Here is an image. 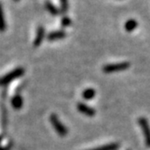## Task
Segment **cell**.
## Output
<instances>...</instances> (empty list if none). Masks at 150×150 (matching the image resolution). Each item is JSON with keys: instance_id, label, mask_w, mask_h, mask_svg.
I'll return each instance as SVG.
<instances>
[{"instance_id": "7", "label": "cell", "mask_w": 150, "mask_h": 150, "mask_svg": "<svg viewBox=\"0 0 150 150\" xmlns=\"http://www.w3.org/2000/svg\"><path fill=\"white\" fill-rule=\"evenodd\" d=\"M77 110L81 114H83L85 116H88V117H93L96 114V111L93 108H91V107L84 104V103H78Z\"/></svg>"}, {"instance_id": "16", "label": "cell", "mask_w": 150, "mask_h": 150, "mask_svg": "<svg viewBox=\"0 0 150 150\" xmlns=\"http://www.w3.org/2000/svg\"><path fill=\"white\" fill-rule=\"evenodd\" d=\"M15 1H19V0H15Z\"/></svg>"}, {"instance_id": "13", "label": "cell", "mask_w": 150, "mask_h": 150, "mask_svg": "<svg viewBox=\"0 0 150 150\" xmlns=\"http://www.w3.org/2000/svg\"><path fill=\"white\" fill-rule=\"evenodd\" d=\"M6 20L4 16V12H3V8L2 6L0 4V33H3L6 30Z\"/></svg>"}, {"instance_id": "15", "label": "cell", "mask_w": 150, "mask_h": 150, "mask_svg": "<svg viewBox=\"0 0 150 150\" xmlns=\"http://www.w3.org/2000/svg\"><path fill=\"white\" fill-rule=\"evenodd\" d=\"M61 24L63 27H68L71 25V20L70 17H68L67 16H64L62 17V20H61Z\"/></svg>"}, {"instance_id": "3", "label": "cell", "mask_w": 150, "mask_h": 150, "mask_svg": "<svg viewBox=\"0 0 150 150\" xmlns=\"http://www.w3.org/2000/svg\"><path fill=\"white\" fill-rule=\"evenodd\" d=\"M130 66L129 62H117V63H110L106 64V65L102 68V71L105 73H112L117 71H121L128 69Z\"/></svg>"}, {"instance_id": "9", "label": "cell", "mask_w": 150, "mask_h": 150, "mask_svg": "<svg viewBox=\"0 0 150 150\" xmlns=\"http://www.w3.org/2000/svg\"><path fill=\"white\" fill-rule=\"evenodd\" d=\"M45 8H46V10L52 16H58L61 13L60 9H58L51 1H49V0H47V1L45 2Z\"/></svg>"}, {"instance_id": "1", "label": "cell", "mask_w": 150, "mask_h": 150, "mask_svg": "<svg viewBox=\"0 0 150 150\" xmlns=\"http://www.w3.org/2000/svg\"><path fill=\"white\" fill-rule=\"evenodd\" d=\"M25 73V69L22 67H18L10 72L4 75L3 77L0 78V86H4V85H7L8 83L12 82L14 80H16L23 76Z\"/></svg>"}, {"instance_id": "6", "label": "cell", "mask_w": 150, "mask_h": 150, "mask_svg": "<svg viewBox=\"0 0 150 150\" xmlns=\"http://www.w3.org/2000/svg\"><path fill=\"white\" fill-rule=\"evenodd\" d=\"M67 36V34L62 30H55L53 32L48 34L47 35V40L50 42H54V41H59L62 40Z\"/></svg>"}, {"instance_id": "12", "label": "cell", "mask_w": 150, "mask_h": 150, "mask_svg": "<svg viewBox=\"0 0 150 150\" xmlns=\"http://www.w3.org/2000/svg\"><path fill=\"white\" fill-rule=\"evenodd\" d=\"M96 95V91L92 88H88L82 91V98L86 100H92Z\"/></svg>"}, {"instance_id": "4", "label": "cell", "mask_w": 150, "mask_h": 150, "mask_svg": "<svg viewBox=\"0 0 150 150\" xmlns=\"http://www.w3.org/2000/svg\"><path fill=\"white\" fill-rule=\"evenodd\" d=\"M138 124L140 126L141 129H142V132H143V135H144V137H145V142H146V145L150 147V127H149V124H148V121L146 117H141L138 119Z\"/></svg>"}, {"instance_id": "5", "label": "cell", "mask_w": 150, "mask_h": 150, "mask_svg": "<svg viewBox=\"0 0 150 150\" xmlns=\"http://www.w3.org/2000/svg\"><path fill=\"white\" fill-rule=\"evenodd\" d=\"M45 37V28L42 25H39L36 29V35L34 40V46L39 47Z\"/></svg>"}, {"instance_id": "2", "label": "cell", "mask_w": 150, "mask_h": 150, "mask_svg": "<svg viewBox=\"0 0 150 150\" xmlns=\"http://www.w3.org/2000/svg\"><path fill=\"white\" fill-rule=\"evenodd\" d=\"M49 120L52 126V127L54 128L55 132L60 136V137H65L68 135V128L62 124V122L59 120V117L55 114H51Z\"/></svg>"}, {"instance_id": "11", "label": "cell", "mask_w": 150, "mask_h": 150, "mask_svg": "<svg viewBox=\"0 0 150 150\" xmlns=\"http://www.w3.org/2000/svg\"><path fill=\"white\" fill-rule=\"evenodd\" d=\"M120 148V144L117 143H110L107 144L104 146H100L99 147L92 148V149H88V150H117Z\"/></svg>"}, {"instance_id": "8", "label": "cell", "mask_w": 150, "mask_h": 150, "mask_svg": "<svg viewBox=\"0 0 150 150\" xmlns=\"http://www.w3.org/2000/svg\"><path fill=\"white\" fill-rule=\"evenodd\" d=\"M24 104V100L22 96L20 95H15L11 100V105L15 110H20L23 107Z\"/></svg>"}, {"instance_id": "10", "label": "cell", "mask_w": 150, "mask_h": 150, "mask_svg": "<svg viewBox=\"0 0 150 150\" xmlns=\"http://www.w3.org/2000/svg\"><path fill=\"white\" fill-rule=\"evenodd\" d=\"M137 25L138 24L135 19H128L125 23V30L128 33H131L137 27Z\"/></svg>"}, {"instance_id": "14", "label": "cell", "mask_w": 150, "mask_h": 150, "mask_svg": "<svg viewBox=\"0 0 150 150\" xmlns=\"http://www.w3.org/2000/svg\"><path fill=\"white\" fill-rule=\"evenodd\" d=\"M69 9V0H60V12L66 14Z\"/></svg>"}]
</instances>
